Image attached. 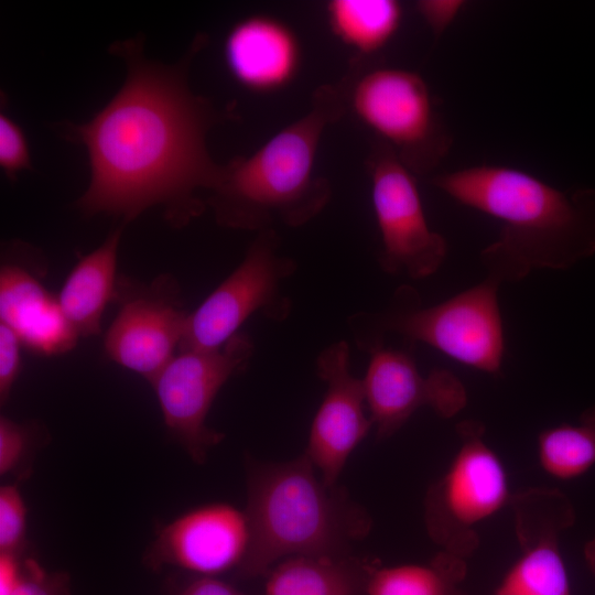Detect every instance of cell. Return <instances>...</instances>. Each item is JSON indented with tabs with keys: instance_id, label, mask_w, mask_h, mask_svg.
<instances>
[{
	"instance_id": "obj_19",
	"label": "cell",
	"mask_w": 595,
	"mask_h": 595,
	"mask_svg": "<svg viewBox=\"0 0 595 595\" xmlns=\"http://www.w3.org/2000/svg\"><path fill=\"white\" fill-rule=\"evenodd\" d=\"M402 15L396 0H331L326 4L331 31L357 57L382 50L399 30Z\"/></svg>"
},
{
	"instance_id": "obj_10",
	"label": "cell",
	"mask_w": 595,
	"mask_h": 595,
	"mask_svg": "<svg viewBox=\"0 0 595 595\" xmlns=\"http://www.w3.org/2000/svg\"><path fill=\"white\" fill-rule=\"evenodd\" d=\"M252 354L250 337L239 332L218 349L178 351L150 382L167 430L195 462L203 463L224 439L206 425L207 414L220 388Z\"/></svg>"
},
{
	"instance_id": "obj_17",
	"label": "cell",
	"mask_w": 595,
	"mask_h": 595,
	"mask_svg": "<svg viewBox=\"0 0 595 595\" xmlns=\"http://www.w3.org/2000/svg\"><path fill=\"white\" fill-rule=\"evenodd\" d=\"M121 223L95 250L74 267L57 296L60 309L78 337L99 334L104 311L116 292Z\"/></svg>"
},
{
	"instance_id": "obj_32",
	"label": "cell",
	"mask_w": 595,
	"mask_h": 595,
	"mask_svg": "<svg viewBox=\"0 0 595 595\" xmlns=\"http://www.w3.org/2000/svg\"><path fill=\"white\" fill-rule=\"evenodd\" d=\"M583 555L588 570L595 575V536L584 545Z\"/></svg>"
},
{
	"instance_id": "obj_18",
	"label": "cell",
	"mask_w": 595,
	"mask_h": 595,
	"mask_svg": "<svg viewBox=\"0 0 595 595\" xmlns=\"http://www.w3.org/2000/svg\"><path fill=\"white\" fill-rule=\"evenodd\" d=\"M376 565L350 553L288 558L267 574L261 595H366Z\"/></svg>"
},
{
	"instance_id": "obj_28",
	"label": "cell",
	"mask_w": 595,
	"mask_h": 595,
	"mask_svg": "<svg viewBox=\"0 0 595 595\" xmlns=\"http://www.w3.org/2000/svg\"><path fill=\"white\" fill-rule=\"evenodd\" d=\"M29 434L24 426L6 418L0 419V474L13 470L28 447Z\"/></svg>"
},
{
	"instance_id": "obj_11",
	"label": "cell",
	"mask_w": 595,
	"mask_h": 595,
	"mask_svg": "<svg viewBox=\"0 0 595 595\" xmlns=\"http://www.w3.org/2000/svg\"><path fill=\"white\" fill-rule=\"evenodd\" d=\"M120 307L105 337L108 357L149 380L176 355L188 314L180 289L162 277L148 285L121 279L116 285Z\"/></svg>"
},
{
	"instance_id": "obj_31",
	"label": "cell",
	"mask_w": 595,
	"mask_h": 595,
	"mask_svg": "<svg viewBox=\"0 0 595 595\" xmlns=\"http://www.w3.org/2000/svg\"><path fill=\"white\" fill-rule=\"evenodd\" d=\"M21 566L17 554L0 552V595H12L21 576Z\"/></svg>"
},
{
	"instance_id": "obj_23",
	"label": "cell",
	"mask_w": 595,
	"mask_h": 595,
	"mask_svg": "<svg viewBox=\"0 0 595 595\" xmlns=\"http://www.w3.org/2000/svg\"><path fill=\"white\" fill-rule=\"evenodd\" d=\"M518 543L540 539L559 538L575 520L570 499L560 490L531 488L511 496Z\"/></svg>"
},
{
	"instance_id": "obj_30",
	"label": "cell",
	"mask_w": 595,
	"mask_h": 595,
	"mask_svg": "<svg viewBox=\"0 0 595 595\" xmlns=\"http://www.w3.org/2000/svg\"><path fill=\"white\" fill-rule=\"evenodd\" d=\"M178 595H249L215 576H199Z\"/></svg>"
},
{
	"instance_id": "obj_2",
	"label": "cell",
	"mask_w": 595,
	"mask_h": 595,
	"mask_svg": "<svg viewBox=\"0 0 595 595\" xmlns=\"http://www.w3.org/2000/svg\"><path fill=\"white\" fill-rule=\"evenodd\" d=\"M431 183L462 205L500 221L497 240L480 253L500 284L532 270H566L595 255V190L560 191L515 167L476 165L436 175Z\"/></svg>"
},
{
	"instance_id": "obj_14",
	"label": "cell",
	"mask_w": 595,
	"mask_h": 595,
	"mask_svg": "<svg viewBox=\"0 0 595 595\" xmlns=\"http://www.w3.org/2000/svg\"><path fill=\"white\" fill-rule=\"evenodd\" d=\"M250 540L245 511L228 504L192 509L165 526L147 555L153 567L173 565L201 576L239 569Z\"/></svg>"
},
{
	"instance_id": "obj_12",
	"label": "cell",
	"mask_w": 595,
	"mask_h": 595,
	"mask_svg": "<svg viewBox=\"0 0 595 595\" xmlns=\"http://www.w3.org/2000/svg\"><path fill=\"white\" fill-rule=\"evenodd\" d=\"M414 345L382 346L370 353L363 378L366 404L379 439L394 434L420 408H431L442 418H452L467 403L463 382L446 369L420 372Z\"/></svg>"
},
{
	"instance_id": "obj_29",
	"label": "cell",
	"mask_w": 595,
	"mask_h": 595,
	"mask_svg": "<svg viewBox=\"0 0 595 595\" xmlns=\"http://www.w3.org/2000/svg\"><path fill=\"white\" fill-rule=\"evenodd\" d=\"M463 1L422 0L415 7L432 31L440 35L459 13Z\"/></svg>"
},
{
	"instance_id": "obj_8",
	"label": "cell",
	"mask_w": 595,
	"mask_h": 595,
	"mask_svg": "<svg viewBox=\"0 0 595 595\" xmlns=\"http://www.w3.org/2000/svg\"><path fill=\"white\" fill-rule=\"evenodd\" d=\"M280 247L275 229L257 232L240 264L188 314L180 351L220 348L255 313L275 322L289 316L292 304L282 284L296 262Z\"/></svg>"
},
{
	"instance_id": "obj_4",
	"label": "cell",
	"mask_w": 595,
	"mask_h": 595,
	"mask_svg": "<svg viewBox=\"0 0 595 595\" xmlns=\"http://www.w3.org/2000/svg\"><path fill=\"white\" fill-rule=\"evenodd\" d=\"M245 512L250 540L237 570L242 577L267 576L292 556L348 554L371 529L368 512L344 488L327 485L305 454L251 466Z\"/></svg>"
},
{
	"instance_id": "obj_16",
	"label": "cell",
	"mask_w": 595,
	"mask_h": 595,
	"mask_svg": "<svg viewBox=\"0 0 595 595\" xmlns=\"http://www.w3.org/2000/svg\"><path fill=\"white\" fill-rule=\"evenodd\" d=\"M0 323L32 351L52 356L74 348L78 336L52 296L29 271L3 263L0 271Z\"/></svg>"
},
{
	"instance_id": "obj_21",
	"label": "cell",
	"mask_w": 595,
	"mask_h": 595,
	"mask_svg": "<svg viewBox=\"0 0 595 595\" xmlns=\"http://www.w3.org/2000/svg\"><path fill=\"white\" fill-rule=\"evenodd\" d=\"M521 555L504 576L495 595H571L559 538L519 543Z\"/></svg>"
},
{
	"instance_id": "obj_3",
	"label": "cell",
	"mask_w": 595,
	"mask_h": 595,
	"mask_svg": "<svg viewBox=\"0 0 595 595\" xmlns=\"http://www.w3.org/2000/svg\"><path fill=\"white\" fill-rule=\"evenodd\" d=\"M347 112L342 84L318 86L309 110L286 125L250 155L223 164L207 206L226 228L274 229L275 224L300 227L316 217L332 197L327 178L316 174V156L324 131Z\"/></svg>"
},
{
	"instance_id": "obj_27",
	"label": "cell",
	"mask_w": 595,
	"mask_h": 595,
	"mask_svg": "<svg viewBox=\"0 0 595 595\" xmlns=\"http://www.w3.org/2000/svg\"><path fill=\"white\" fill-rule=\"evenodd\" d=\"M18 335L6 324L0 323V399L3 404L21 369Z\"/></svg>"
},
{
	"instance_id": "obj_6",
	"label": "cell",
	"mask_w": 595,
	"mask_h": 595,
	"mask_svg": "<svg viewBox=\"0 0 595 595\" xmlns=\"http://www.w3.org/2000/svg\"><path fill=\"white\" fill-rule=\"evenodd\" d=\"M347 110L388 144L414 174L434 170L452 138L435 109L424 79L416 73L366 66L357 60L340 82Z\"/></svg>"
},
{
	"instance_id": "obj_22",
	"label": "cell",
	"mask_w": 595,
	"mask_h": 595,
	"mask_svg": "<svg viewBox=\"0 0 595 595\" xmlns=\"http://www.w3.org/2000/svg\"><path fill=\"white\" fill-rule=\"evenodd\" d=\"M538 459L556 479H573L589 470L595 465V404L576 423L543 430L538 436Z\"/></svg>"
},
{
	"instance_id": "obj_5",
	"label": "cell",
	"mask_w": 595,
	"mask_h": 595,
	"mask_svg": "<svg viewBox=\"0 0 595 595\" xmlns=\"http://www.w3.org/2000/svg\"><path fill=\"white\" fill-rule=\"evenodd\" d=\"M499 286L485 277L439 304L424 306L412 286L401 285L386 307L356 313L348 325L357 346L369 354L385 346L387 335L393 334L405 343H424L463 365L497 375L505 354Z\"/></svg>"
},
{
	"instance_id": "obj_26",
	"label": "cell",
	"mask_w": 595,
	"mask_h": 595,
	"mask_svg": "<svg viewBox=\"0 0 595 595\" xmlns=\"http://www.w3.org/2000/svg\"><path fill=\"white\" fill-rule=\"evenodd\" d=\"M12 595H71L68 580L62 573H47L29 559L21 566V576Z\"/></svg>"
},
{
	"instance_id": "obj_24",
	"label": "cell",
	"mask_w": 595,
	"mask_h": 595,
	"mask_svg": "<svg viewBox=\"0 0 595 595\" xmlns=\"http://www.w3.org/2000/svg\"><path fill=\"white\" fill-rule=\"evenodd\" d=\"M26 508L15 485L0 489V552L19 554L24 545Z\"/></svg>"
},
{
	"instance_id": "obj_25",
	"label": "cell",
	"mask_w": 595,
	"mask_h": 595,
	"mask_svg": "<svg viewBox=\"0 0 595 595\" xmlns=\"http://www.w3.org/2000/svg\"><path fill=\"white\" fill-rule=\"evenodd\" d=\"M0 166L11 181H14L20 172L32 169L23 129L3 109L0 112Z\"/></svg>"
},
{
	"instance_id": "obj_15",
	"label": "cell",
	"mask_w": 595,
	"mask_h": 595,
	"mask_svg": "<svg viewBox=\"0 0 595 595\" xmlns=\"http://www.w3.org/2000/svg\"><path fill=\"white\" fill-rule=\"evenodd\" d=\"M223 57L227 72L244 89L272 94L296 77L302 50L296 33L285 22L268 14H250L228 31Z\"/></svg>"
},
{
	"instance_id": "obj_13",
	"label": "cell",
	"mask_w": 595,
	"mask_h": 595,
	"mask_svg": "<svg viewBox=\"0 0 595 595\" xmlns=\"http://www.w3.org/2000/svg\"><path fill=\"white\" fill-rule=\"evenodd\" d=\"M317 376L327 388L313 419L304 454L327 485H336L346 462L372 422L366 415L363 379L350 369L345 340L325 347L316 359Z\"/></svg>"
},
{
	"instance_id": "obj_20",
	"label": "cell",
	"mask_w": 595,
	"mask_h": 595,
	"mask_svg": "<svg viewBox=\"0 0 595 595\" xmlns=\"http://www.w3.org/2000/svg\"><path fill=\"white\" fill-rule=\"evenodd\" d=\"M465 574V559L445 551L426 564H377L366 595H464L459 584Z\"/></svg>"
},
{
	"instance_id": "obj_9",
	"label": "cell",
	"mask_w": 595,
	"mask_h": 595,
	"mask_svg": "<svg viewBox=\"0 0 595 595\" xmlns=\"http://www.w3.org/2000/svg\"><path fill=\"white\" fill-rule=\"evenodd\" d=\"M366 167L381 237L380 268L412 279L433 274L446 257L447 245L426 221L413 173L378 139L371 143Z\"/></svg>"
},
{
	"instance_id": "obj_1",
	"label": "cell",
	"mask_w": 595,
	"mask_h": 595,
	"mask_svg": "<svg viewBox=\"0 0 595 595\" xmlns=\"http://www.w3.org/2000/svg\"><path fill=\"white\" fill-rule=\"evenodd\" d=\"M206 42L198 33L173 65L147 58L140 36L110 46L126 64L121 88L89 121L58 128L87 150L90 180L76 201L83 214H110L127 224L159 206L170 225L181 228L206 209L198 193L215 188L223 167L206 139L225 119L188 84L191 63Z\"/></svg>"
},
{
	"instance_id": "obj_7",
	"label": "cell",
	"mask_w": 595,
	"mask_h": 595,
	"mask_svg": "<svg viewBox=\"0 0 595 595\" xmlns=\"http://www.w3.org/2000/svg\"><path fill=\"white\" fill-rule=\"evenodd\" d=\"M457 432L456 454L426 493L424 522L441 551L466 560L478 547V526L509 506L512 494L501 459L484 439V425L463 421Z\"/></svg>"
}]
</instances>
